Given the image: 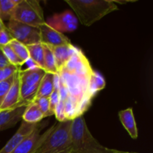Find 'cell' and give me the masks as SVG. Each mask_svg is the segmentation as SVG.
<instances>
[{"mask_svg":"<svg viewBox=\"0 0 153 153\" xmlns=\"http://www.w3.org/2000/svg\"><path fill=\"white\" fill-rule=\"evenodd\" d=\"M77 17L70 10L55 13L51 16L46 23L58 32H73L78 28Z\"/></svg>","mask_w":153,"mask_h":153,"instance_id":"obj_8","label":"cell"},{"mask_svg":"<svg viewBox=\"0 0 153 153\" xmlns=\"http://www.w3.org/2000/svg\"><path fill=\"white\" fill-rule=\"evenodd\" d=\"M115 153H138V152H124V151H120L116 150Z\"/></svg>","mask_w":153,"mask_h":153,"instance_id":"obj_30","label":"cell"},{"mask_svg":"<svg viewBox=\"0 0 153 153\" xmlns=\"http://www.w3.org/2000/svg\"><path fill=\"white\" fill-rule=\"evenodd\" d=\"M10 19L37 28L46 22L43 9L36 0H20L12 11Z\"/></svg>","mask_w":153,"mask_h":153,"instance_id":"obj_6","label":"cell"},{"mask_svg":"<svg viewBox=\"0 0 153 153\" xmlns=\"http://www.w3.org/2000/svg\"><path fill=\"white\" fill-rule=\"evenodd\" d=\"M94 70L82 50L76 48L68 62L58 72L60 99L64 105V117L71 121L83 116L91 105L94 95L90 81Z\"/></svg>","mask_w":153,"mask_h":153,"instance_id":"obj_1","label":"cell"},{"mask_svg":"<svg viewBox=\"0 0 153 153\" xmlns=\"http://www.w3.org/2000/svg\"><path fill=\"white\" fill-rule=\"evenodd\" d=\"M43 126L40 123H28L22 120L16 132L5 145L0 149V153H11L25 139L28 138L36 129Z\"/></svg>","mask_w":153,"mask_h":153,"instance_id":"obj_9","label":"cell"},{"mask_svg":"<svg viewBox=\"0 0 153 153\" xmlns=\"http://www.w3.org/2000/svg\"><path fill=\"white\" fill-rule=\"evenodd\" d=\"M7 28L13 39L25 46L41 43L39 28L26 25L13 19L8 20Z\"/></svg>","mask_w":153,"mask_h":153,"instance_id":"obj_7","label":"cell"},{"mask_svg":"<svg viewBox=\"0 0 153 153\" xmlns=\"http://www.w3.org/2000/svg\"><path fill=\"white\" fill-rule=\"evenodd\" d=\"M19 68H21V67H18L10 64L5 68L0 69V82L13 76Z\"/></svg>","mask_w":153,"mask_h":153,"instance_id":"obj_26","label":"cell"},{"mask_svg":"<svg viewBox=\"0 0 153 153\" xmlns=\"http://www.w3.org/2000/svg\"><path fill=\"white\" fill-rule=\"evenodd\" d=\"M44 118V115L34 102L26 106L22 120L28 123H38Z\"/></svg>","mask_w":153,"mask_h":153,"instance_id":"obj_18","label":"cell"},{"mask_svg":"<svg viewBox=\"0 0 153 153\" xmlns=\"http://www.w3.org/2000/svg\"><path fill=\"white\" fill-rule=\"evenodd\" d=\"M4 28H6V25H4V22L2 21V19L0 18V31H1L2 29H4Z\"/></svg>","mask_w":153,"mask_h":153,"instance_id":"obj_29","label":"cell"},{"mask_svg":"<svg viewBox=\"0 0 153 153\" xmlns=\"http://www.w3.org/2000/svg\"><path fill=\"white\" fill-rule=\"evenodd\" d=\"M20 69V68H19ZM19 69L14 75V80L7 92L2 104L0 106V111L14 109L21 106H27L20 102V94H19Z\"/></svg>","mask_w":153,"mask_h":153,"instance_id":"obj_12","label":"cell"},{"mask_svg":"<svg viewBox=\"0 0 153 153\" xmlns=\"http://www.w3.org/2000/svg\"><path fill=\"white\" fill-rule=\"evenodd\" d=\"M70 141L76 153H115L117 149L102 146L91 134L83 116L71 120Z\"/></svg>","mask_w":153,"mask_h":153,"instance_id":"obj_2","label":"cell"},{"mask_svg":"<svg viewBox=\"0 0 153 153\" xmlns=\"http://www.w3.org/2000/svg\"><path fill=\"white\" fill-rule=\"evenodd\" d=\"M46 72L37 67L19 71L20 102L28 105L34 102L39 85Z\"/></svg>","mask_w":153,"mask_h":153,"instance_id":"obj_5","label":"cell"},{"mask_svg":"<svg viewBox=\"0 0 153 153\" xmlns=\"http://www.w3.org/2000/svg\"><path fill=\"white\" fill-rule=\"evenodd\" d=\"M105 80L104 77L97 71H93L92 75L90 81V86L92 94L94 96L99 92L105 88Z\"/></svg>","mask_w":153,"mask_h":153,"instance_id":"obj_21","label":"cell"},{"mask_svg":"<svg viewBox=\"0 0 153 153\" xmlns=\"http://www.w3.org/2000/svg\"><path fill=\"white\" fill-rule=\"evenodd\" d=\"M29 54V60L33 62L34 66L44 70V62H43V47L42 43L26 46ZM45 71V70H44Z\"/></svg>","mask_w":153,"mask_h":153,"instance_id":"obj_17","label":"cell"},{"mask_svg":"<svg viewBox=\"0 0 153 153\" xmlns=\"http://www.w3.org/2000/svg\"><path fill=\"white\" fill-rule=\"evenodd\" d=\"M9 65H10V64L8 62L5 55L1 50V47H0V69H4L8 67Z\"/></svg>","mask_w":153,"mask_h":153,"instance_id":"obj_28","label":"cell"},{"mask_svg":"<svg viewBox=\"0 0 153 153\" xmlns=\"http://www.w3.org/2000/svg\"><path fill=\"white\" fill-rule=\"evenodd\" d=\"M56 123H54L46 131L40 134V131L43 126L36 129L29 137L25 139L23 142L20 143L11 153H34L40 145L43 143L46 137L49 135L52 130L55 128Z\"/></svg>","mask_w":153,"mask_h":153,"instance_id":"obj_10","label":"cell"},{"mask_svg":"<svg viewBox=\"0 0 153 153\" xmlns=\"http://www.w3.org/2000/svg\"><path fill=\"white\" fill-rule=\"evenodd\" d=\"M26 106L0 111V131L14 126L22 120Z\"/></svg>","mask_w":153,"mask_h":153,"instance_id":"obj_13","label":"cell"},{"mask_svg":"<svg viewBox=\"0 0 153 153\" xmlns=\"http://www.w3.org/2000/svg\"><path fill=\"white\" fill-rule=\"evenodd\" d=\"M55 75L52 73H46L40 82L34 100L43 97H49L55 89Z\"/></svg>","mask_w":153,"mask_h":153,"instance_id":"obj_16","label":"cell"},{"mask_svg":"<svg viewBox=\"0 0 153 153\" xmlns=\"http://www.w3.org/2000/svg\"><path fill=\"white\" fill-rule=\"evenodd\" d=\"M48 46L50 48L52 53H53L54 57H55L58 73L68 62L69 60L70 59V58L73 55L76 48H77L73 46V45H72L71 43L58 46Z\"/></svg>","mask_w":153,"mask_h":153,"instance_id":"obj_14","label":"cell"},{"mask_svg":"<svg viewBox=\"0 0 153 153\" xmlns=\"http://www.w3.org/2000/svg\"><path fill=\"white\" fill-rule=\"evenodd\" d=\"M2 50L3 53L5 55L6 58L7 59L8 62L10 63L11 65L16 66V67H21L25 63L16 55V53L14 52V51L12 49V48L10 47L9 45H5V46H0Z\"/></svg>","mask_w":153,"mask_h":153,"instance_id":"obj_23","label":"cell"},{"mask_svg":"<svg viewBox=\"0 0 153 153\" xmlns=\"http://www.w3.org/2000/svg\"><path fill=\"white\" fill-rule=\"evenodd\" d=\"M71 121L58 123L34 153H61L71 146L70 128Z\"/></svg>","mask_w":153,"mask_h":153,"instance_id":"obj_4","label":"cell"},{"mask_svg":"<svg viewBox=\"0 0 153 153\" xmlns=\"http://www.w3.org/2000/svg\"><path fill=\"white\" fill-rule=\"evenodd\" d=\"M20 0H0V18L4 20H10L13 10Z\"/></svg>","mask_w":153,"mask_h":153,"instance_id":"obj_20","label":"cell"},{"mask_svg":"<svg viewBox=\"0 0 153 153\" xmlns=\"http://www.w3.org/2000/svg\"><path fill=\"white\" fill-rule=\"evenodd\" d=\"M75 12L78 20L91 26L108 13L118 10L112 0H65Z\"/></svg>","mask_w":153,"mask_h":153,"instance_id":"obj_3","label":"cell"},{"mask_svg":"<svg viewBox=\"0 0 153 153\" xmlns=\"http://www.w3.org/2000/svg\"><path fill=\"white\" fill-rule=\"evenodd\" d=\"M121 123L132 139H137L138 137V131L137 128L135 118L131 108L120 111L118 114Z\"/></svg>","mask_w":153,"mask_h":153,"instance_id":"obj_15","label":"cell"},{"mask_svg":"<svg viewBox=\"0 0 153 153\" xmlns=\"http://www.w3.org/2000/svg\"><path fill=\"white\" fill-rule=\"evenodd\" d=\"M12 40H13V37H12L10 31H8L6 26V28L0 31V46L8 45Z\"/></svg>","mask_w":153,"mask_h":153,"instance_id":"obj_27","label":"cell"},{"mask_svg":"<svg viewBox=\"0 0 153 153\" xmlns=\"http://www.w3.org/2000/svg\"><path fill=\"white\" fill-rule=\"evenodd\" d=\"M41 43L49 46H58L70 44V40L64 34L58 32L48 25L46 22L39 27Z\"/></svg>","mask_w":153,"mask_h":153,"instance_id":"obj_11","label":"cell"},{"mask_svg":"<svg viewBox=\"0 0 153 153\" xmlns=\"http://www.w3.org/2000/svg\"><path fill=\"white\" fill-rule=\"evenodd\" d=\"M14 75L7 79L0 82V106L2 104L7 92L13 84V80H14Z\"/></svg>","mask_w":153,"mask_h":153,"instance_id":"obj_24","label":"cell"},{"mask_svg":"<svg viewBox=\"0 0 153 153\" xmlns=\"http://www.w3.org/2000/svg\"><path fill=\"white\" fill-rule=\"evenodd\" d=\"M9 46L12 48L16 55L23 61L24 63H26L29 60V54L28 51L27 49L26 46L22 44L20 42L17 41L15 39L12 40L9 43Z\"/></svg>","mask_w":153,"mask_h":153,"instance_id":"obj_22","label":"cell"},{"mask_svg":"<svg viewBox=\"0 0 153 153\" xmlns=\"http://www.w3.org/2000/svg\"><path fill=\"white\" fill-rule=\"evenodd\" d=\"M33 102L36 103L42 113L44 115V117L51 116L49 111V97H43V98L36 99Z\"/></svg>","mask_w":153,"mask_h":153,"instance_id":"obj_25","label":"cell"},{"mask_svg":"<svg viewBox=\"0 0 153 153\" xmlns=\"http://www.w3.org/2000/svg\"><path fill=\"white\" fill-rule=\"evenodd\" d=\"M43 44V43H42ZM43 62H44V70L46 73H52L55 76H58V70L55 64V57L50 48L46 45L43 44Z\"/></svg>","mask_w":153,"mask_h":153,"instance_id":"obj_19","label":"cell"}]
</instances>
